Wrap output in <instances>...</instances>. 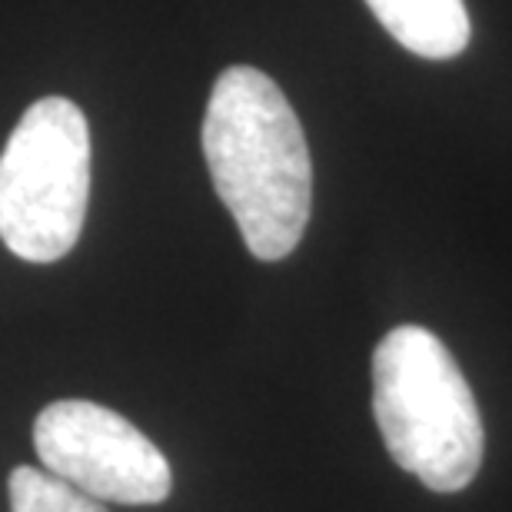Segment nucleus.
<instances>
[{
  "instance_id": "obj_1",
  "label": "nucleus",
  "mask_w": 512,
  "mask_h": 512,
  "mask_svg": "<svg viewBox=\"0 0 512 512\" xmlns=\"http://www.w3.org/2000/svg\"><path fill=\"white\" fill-rule=\"evenodd\" d=\"M210 180L256 260L300 247L313 210V163L296 110L263 70L227 67L203 114Z\"/></svg>"
},
{
  "instance_id": "obj_2",
  "label": "nucleus",
  "mask_w": 512,
  "mask_h": 512,
  "mask_svg": "<svg viewBox=\"0 0 512 512\" xmlns=\"http://www.w3.org/2000/svg\"><path fill=\"white\" fill-rule=\"evenodd\" d=\"M373 416L393 463L433 493H459L483 466L476 396L426 326H396L376 346Z\"/></svg>"
},
{
  "instance_id": "obj_3",
  "label": "nucleus",
  "mask_w": 512,
  "mask_h": 512,
  "mask_svg": "<svg viewBox=\"0 0 512 512\" xmlns=\"http://www.w3.org/2000/svg\"><path fill=\"white\" fill-rule=\"evenodd\" d=\"M90 200V127L74 100L30 104L0 153V240L27 263H57L80 240Z\"/></svg>"
},
{
  "instance_id": "obj_4",
  "label": "nucleus",
  "mask_w": 512,
  "mask_h": 512,
  "mask_svg": "<svg viewBox=\"0 0 512 512\" xmlns=\"http://www.w3.org/2000/svg\"><path fill=\"white\" fill-rule=\"evenodd\" d=\"M34 449L47 473L97 503L157 506L173 489L167 456L127 416L90 399H57L40 409Z\"/></svg>"
},
{
  "instance_id": "obj_5",
  "label": "nucleus",
  "mask_w": 512,
  "mask_h": 512,
  "mask_svg": "<svg viewBox=\"0 0 512 512\" xmlns=\"http://www.w3.org/2000/svg\"><path fill=\"white\" fill-rule=\"evenodd\" d=\"M366 7L416 57L449 60L469 47L473 27L463 0H366Z\"/></svg>"
},
{
  "instance_id": "obj_6",
  "label": "nucleus",
  "mask_w": 512,
  "mask_h": 512,
  "mask_svg": "<svg viewBox=\"0 0 512 512\" xmlns=\"http://www.w3.org/2000/svg\"><path fill=\"white\" fill-rule=\"evenodd\" d=\"M10 512H107L67 479L34 466H17L7 479Z\"/></svg>"
}]
</instances>
